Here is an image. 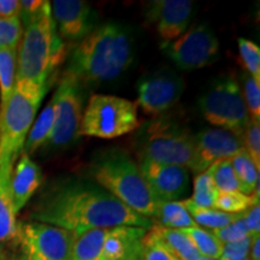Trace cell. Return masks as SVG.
<instances>
[{
  "mask_svg": "<svg viewBox=\"0 0 260 260\" xmlns=\"http://www.w3.org/2000/svg\"><path fill=\"white\" fill-rule=\"evenodd\" d=\"M34 222L50 224L75 237L93 229L136 226L151 229V219L140 216L99 184L87 181H58L46 187L29 213Z\"/></svg>",
  "mask_w": 260,
  "mask_h": 260,
  "instance_id": "obj_1",
  "label": "cell"
},
{
  "mask_svg": "<svg viewBox=\"0 0 260 260\" xmlns=\"http://www.w3.org/2000/svg\"><path fill=\"white\" fill-rule=\"evenodd\" d=\"M134 41L128 29L107 23L94 29L71 53L65 73L82 84H100L118 79L133 63Z\"/></svg>",
  "mask_w": 260,
  "mask_h": 260,
  "instance_id": "obj_2",
  "label": "cell"
},
{
  "mask_svg": "<svg viewBox=\"0 0 260 260\" xmlns=\"http://www.w3.org/2000/svg\"><path fill=\"white\" fill-rule=\"evenodd\" d=\"M22 25L24 28L17 48L16 81L48 87L67 52L52 18L50 2H45L40 11Z\"/></svg>",
  "mask_w": 260,
  "mask_h": 260,
  "instance_id": "obj_3",
  "label": "cell"
},
{
  "mask_svg": "<svg viewBox=\"0 0 260 260\" xmlns=\"http://www.w3.org/2000/svg\"><path fill=\"white\" fill-rule=\"evenodd\" d=\"M96 184L145 218L153 219L159 201L140 171L139 165L122 152H107L94 161Z\"/></svg>",
  "mask_w": 260,
  "mask_h": 260,
  "instance_id": "obj_4",
  "label": "cell"
},
{
  "mask_svg": "<svg viewBox=\"0 0 260 260\" xmlns=\"http://www.w3.org/2000/svg\"><path fill=\"white\" fill-rule=\"evenodd\" d=\"M48 87L16 81L5 109L0 113V162L17 159L23 149Z\"/></svg>",
  "mask_w": 260,
  "mask_h": 260,
  "instance_id": "obj_5",
  "label": "cell"
},
{
  "mask_svg": "<svg viewBox=\"0 0 260 260\" xmlns=\"http://www.w3.org/2000/svg\"><path fill=\"white\" fill-rule=\"evenodd\" d=\"M139 125L135 102L116 95L93 94L83 111L79 138L115 139L134 132Z\"/></svg>",
  "mask_w": 260,
  "mask_h": 260,
  "instance_id": "obj_6",
  "label": "cell"
},
{
  "mask_svg": "<svg viewBox=\"0 0 260 260\" xmlns=\"http://www.w3.org/2000/svg\"><path fill=\"white\" fill-rule=\"evenodd\" d=\"M141 160L178 165L189 170L194 158V135L177 123L158 118L148 123L140 138Z\"/></svg>",
  "mask_w": 260,
  "mask_h": 260,
  "instance_id": "obj_7",
  "label": "cell"
},
{
  "mask_svg": "<svg viewBox=\"0 0 260 260\" xmlns=\"http://www.w3.org/2000/svg\"><path fill=\"white\" fill-rule=\"evenodd\" d=\"M147 230L136 226L93 229L75 237L71 260H125Z\"/></svg>",
  "mask_w": 260,
  "mask_h": 260,
  "instance_id": "obj_8",
  "label": "cell"
},
{
  "mask_svg": "<svg viewBox=\"0 0 260 260\" xmlns=\"http://www.w3.org/2000/svg\"><path fill=\"white\" fill-rule=\"evenodd\" d=\"M204 118L216 128L242 136L249 123V115L240 84L234 79L217 81L199 99Z\"/></svg>",
  "mask_w": 260,
  "mask_h": 260,
  "instance_id": "obj_9",
  "label": "cell"
},
{
  "mask_svg": "<svg viewBox=\"0 0 260 260\" xmlns=\"http://www.w3.org/2000/svg\"><path fill=\"white\" fill-rule=\"evenodd\" d=\"M23 260H71L75 235L40 222L19 223L17 236Z\"/></svg>",
  "mask_w": 260,
  "mask_h": 260,
  "instance_id": "obj_10",
  "label": "cell"
},
{
  "mask_svg": "<svg viewBox=\"0 0 260 260\" xmlns=\"http://www.w3.org/2000/svg\"><path fill=\"white\" fill-rule=\"evenodd\" d=\"M53 95L56 98V119L46 146L59 149L79 139L83 115L82 84L70 74L64 73Z\"/></svg>",
  "mask_w": 260,
  "mask_h": 260,
  "instance_id": "obj_11",
  "label": "cell"
},
{
  "mask_svg": "<svg viewBox=\"0 0 260 260\" xmlns=\"http://www.w3.org/2000/svg\"><path fill=\"white\" fill-rule=\"evenodd\" d=\"M219 40L209 24L191 27L180 38L161 45L162 51L181 70H197L213 64L219 54Z\"/></svg>",
  "mask_w": 260,
  "mask_h": 260,
  "instance_id": "obj_12",
  "label": "cell"
},
{
  "mask_svg": "<svg viewBox=\"0 0 260 260\" xmlns=\"http://www.w3.org/2000/svg\"><path fill=\"white\" fill-rule=\"evenodd\" d=\"M184 92V81L171 70L142 77L138 83V103L148 115H159L176 105Z\"/></svg>",
  "mask_w": 260,
  "mask_h": 260,
  "instance_id": "obj_13",
  "label": "cell"
},
{
  "mask_svg": "<svg viewBox=\"0 0 260 260\" xmlns=\"http://www.w3.org/2000/svg\"><path fill=\"white\" fill-rule=\"evenodd\" d=\"M243 149L242 136L220 128L204 129L194 135V158L190 170L199 175L214 161L233 158Z\"/></svg>",
  "mask_w": 260,
  "mask_h": 260,
  "instance_id": "obj_14",
  "label": "cell"
},
{
  "mask_svg": "<svg viewBox=\"0 0 260 260\" xmlns=\"http://www.w3.org/2000/svg\"><path fill=\"white\" fill-rule=\"evenodd\" d=\"M50 4L52 18L63 41H81L94 30L95 15L86 2L54 0Z\"/></svg>",
  "mask_w": 260,
  "mask_h": 260,
  "instance_id": "obj_15",
  "label": "cell"
},
{
  "mask_svg": "<svg viewBox=\"0 0 260 260\" xmlns=\"http://www.w3.org/2000/svg\"><path fill=\"white\" fill-rule=\"evenodd\" d=\"M140 171L159 201H177L184 197L189 184V170L178 165L140 161Z\"/></svg>",
  "mask_w": 260,
  "mask_h": 260,
  "instance_id": "obj_16",
  "label": "cell"
},
{
  "mask_svg": "<svg viewBox=\"0 0 260 260\" xmlns=\"http://www.w3.org/2000/svg\"><path fill=\"white\" fill-rule=\"evenodd\" d=\"M147 17L165 42L187 31L193 16V3L188 0H155L148 5Z\"/></svg>",
  "mask_w": 260,
  "mask_h": 260,
  "instance_id": "obj_17",
  "label": "cell"
},
{
  "mask_svg": "<svg viewBox=\"0 0 260 260\" xmlns=\"http://www.w3.org/2000/svg\"><path fill=\"white\" fill-rule=\"evenodd\" d=\"M42 182V172L30 155L22 152L11 174V193L16 213L27 205Z\"/></svg>",
  "mask_w": 260,
  "mask_h": 260,
  "instance_id": "obj_18",
  "label": "cell"
},
{
  "mask_svg": "<svg viewBox=\"0 0 260 260\" xmlns=\"http://www.w3.org/2000/svg\"><path fill=\"white\" fill-rule=\"evenodd\" d=\"M15 159L0 162V243L12 241L17 236V213L11 193V174Z\"/></svg>",
  "mask_w": 260,
  "mask_h": 260,
  "instance_id": "obj_19",
  "label": "cell"
},
{
  "mask_svg": "<svg viewBox=\"0 0 260 260\" xmlns=\"http://www.w3.org/2000/svg\"><path fill=\"white\" fill-rule=\"evenodd\" d=\"M54 119H56V98L52 95L51 100L44 107L38 118H35L30 130H29L23 149H22L23 153L30 155L42 146H46L52 129H53Z\"/></svg>",
  "mask_w": 260,
  "mask_h": 260,
  "instance_id": "obj_20",
  "label": "cell"
},
{
  "mask_svg": "<svg viewBox=\"0 0 260 260\" xmlns=\"http://www.w3.org/2000/svg\"><path fill=\"white\" fill-rule=\"evenodd\" d=\"M152 223L153 225L176 230L198 226L184 206L183 200L160 201Z\"/></svg>",
  "mask_w": 260,
  "mask_h": 260,
  "instance_id": "obj_21",
  "label": "cell"
},
{
  "mask_svg": "<svg viewBox=\"0 0 260 260\" xmlns=\"http://www.w3.org/2000/svg\"><path fill=\"white\" fill-rule=\"evenodd\" d=\"M237 180L241 186V193L246 195H254L259 199V167H256L251 155L246 149L230 158Z\"/></svg>",
  "mask_w": 260,
  "mask_h": 260,
  "instance_id": "obj_22",
  "label": "cell"
},
{
  "mask_svg": "<svg viewBox=\"0 0 260 260\" xmlns=\"http://www.w3.org/2000/svg\"><path fill=\"white\" fill-rule=\"evenodd\" d=\"M153 228L162 243L180 260H195L200 256L191 240L181 230L158 225H153Z\"/></svg>",
  "mask_w": 260,
  "mask_h": 260,
  "instance_id": "obj_23",
  "label": "cell"
},
{
  "mask_svg": "<svg viewBox=\"0 0 260 260\" xmlns=\"http://www.w3.org/2000/svg\"><path fill=\"white\" fill-rule=\"evenodd\" d=\"M17 50L0 48V113L5 109L16 83Z\"/></svg>",
  "mask_w": 260,
  "mask_h": 260,
  "instance_id": "obj_24",
  "label": "cell"
},
{
  "mask_svg": "<svg viewBox=\"0 0 260 260\" xmlns=\"http://www.w3.org/2000/svg\"><path fill=\"white\" fill-rule=\"evenodd\" d=\"M183 204L198 226L200 228L204 226L211 230L220 229V228L226 226L228 224L234 222L240 214V213L239 214L226 213L216 209H204V207H198L195 206L194 204H191L189 199H184Z\"/></svg>",
  "mask_w": 260,
  "mask_h": 260,
  "instance_id": "obj_25",
  "label": "cell"
},
{
  "mask_svg": "<svg viewBox=\"0 0 260 260\" xmlns=\"http://www.w3.org/2000/svg\"><path fill=\"white\" fill-rule=\"evenodd\" d=\"M181 232L189 237L201 256L213 259L220 258L223 251V243L213 235L212 232H209V230L200 226L181 229Z\"/></svg>",
  "mask_w": 260,
  "mask_h": 260,
  "instance_id": "obj_26",
  "label": "cell"
},
{
  "mask_svg": "<svg viewBox=\"0 0 260 260\" xmlns=\"http://www.w3.org/2000/svg\"><path fill=\"white\" fill-rule=\"evenodd\" d=\"M206 171L210 174L213 184L219 193H230V191L241 193V186L230 159H220L214 161Z\"/></svg>",
  "mask_w": 260,
  "mask_h": 260,
  "instance_id": "obj_27",
  "label": "cell"
},
{
  "mask_svg": "<svg viewBox=\"0 0 260 260\" xmlns=\"http://www.w3.org/2000/svg\"><path fill=\"white\" fill-rule=\"evenodd\" d=\"M218 194L219 191L213 184L210 174L207 171H204L195 176L193 195L189 200L191 204L198 207L214 209V204H216Z\"/></svg>",
  "mask_w": 260,
  "mask_h": 260,
  "instance_id": "obj_28",
  "label": "cell"
},
{
  "mask_svg": "<svg viewBox=\"0 0 260 260\" xmlns=\"http://www.w3.org/2000/svg\"><path fill=\"white\" fill-rule=\"evenodd\" d=\"M256 204H259V199L254 195H246L240 191H230V193L218 194L216 204H214V209L226 213L239 214Z\"/></svg>",
  "mask_w": 260,
  "mask_h": 260,
  "instance_id": "obj_29",
  "label": "cell"
},
{
  "mask_svg": "<svg viewBox=\"0 0 260 260\" xmlns=\"http://www.w3.org/2000/svg\"><path fill=\"white\" fill-rule=\"evenodd\" d=\"M141 256L144 260H180L159 239L153 225L141 240Z\"/></svg>",
  "mask_w": 260,
  "mask_h": 260,
  "instance_id": "obj_30",
  "label": "cell"
},
{
  "mask_svg": "<svg viewBox=\"0 0 260 260\" xmlns=\"http://www.w3.org/2000/svg\"><path fill=\"white\" fill-rule=\"evenodd\" d=\"M242 96L245 100L249 118L260 121V81H256L248 73H243Z\"/></svg>",
  "mask_w": 260,
  "mask_h": 260,
  "instance_id": "obj_31",
  "label": "cell"
},
{
  "mask_svg": "<svg viewBox=\"0 0 260 260\" xmlns=\"http://www.w3.org/2000/svg\"><path fill=\"white\" fill-rule=\"evenodd\" d=\"M239 52L243 67L253 79L260 81V48L248 39L239 38Z\"/></svg>",
  "mask_w": 260,
  "mask_h": 260,
  "instance_id": "obj_32",
  "label": "cell"
},
{
  "mask_svg": "<svg viewBox=\"0 0 260 260\" xmlns=\"http://www.w3.org/2000/svg\"><path fill=\"white\" fill-rule=\"evenodd\" d=\"M23 34V25L19 17H0V48L17 50Z\"/></svg>",
  "mask_w": 260,
  "mask_h": 260,
  "instance_id": "obj_33",
  "label": "cell"
},
{
  "mask_svg": "<svg viewBox=\"0 0 260 260\" xmlns=\"http://www.w3.org/2000/svg\"><path fill=\"white\" fill-rule=\"evenodd\" d=\"M212 234L223 243V245L224 243L240 241V240L251 236L248 233V229H247L246 226L245 220H243L242 213H240L239 217H237L234 222L228 224L226 226L212 230Z\"/></svg>",
  "mask_w": 260,
  "mask_h": 260,
  "instance_id": "obj_34",
  "label": "cell"
},
{
  "mask_svg": "<svg viewBox=\"0 0 260 260\" xmlns=\"http://www.w3.org/2000/svg\"><path fill=\"white\" fill-rule=\"evenodd\" d=\"M247 153L251 155L256 167L260 165V121L249 119L248 125L242 135Z\"/></svg>",
  "mask_w": 260,
  "mask_h": 260,
  "instance_id": "obj_35",
  "label": "cell"
},
{
  "mask_svg": "<svg viewBox=\"0 0 260 260\" xmlns=\"http://www.w3.org/2000/svg\"><path fill=\"white\" fill-rule=\"evenodd\" d=\"M252 236L240 240V241L224 243L220 260H240L246 258L251 249Z\"/></svg>",
  "mask_w": 260,
  "mask_h": 260,
  "instance_id": "obj_36",
  "label": "cell"
},
{
  "mask_svg": "<svg viewBox=\"0 0 260 260\" xmlns=\"http://www.w3.org/2000/svg\"><path fill=\"white\" fill-rule=\"evenodd\" d=\"M243 220H245L247 229L251 236L259 235L260 232V206L259 204L247 209L242 212Z\"/></svg>",
  "mask_w": 260,
  "mask_h": 260,
  "instance_id": "obj_37",
  "label": "cell"
},
{
  "mask_svg": "<svg viewBox=\"0 0 260 260\" xmlns=\"http://www.w3.org/2000/svg\"><path fill=\"white\" fill-rule=\"evenodd\" d=\"M19 4H21L19 19H21V23L23 24L40 11L45 2H42V0H21Z\"/></svg>",
  "mask_w": 260,
  "mask_h": 260,
  "instance_id": "obj_38",
  "label": "cell"
},
{
  "mask_svg": "<svg viewBox=\"0 0 260 260\" xmlns=\"http://www.w3.org/2000/svg\"><path fill=\"white\" fill-rule=\"evenodd\" d=\"M21 4L19 0H0V17L12 18L19 17Z\"/></svg>",
  "mask_w": 260,
  "mask_h": 260,
  "instance_id": "obj_39",
  "label": "cell"
},
{
  "mask_svg": "<svg viewBox=\"0 0 260 260\" xmlns=\"http://www.w3.org/2000/svg\"><path fill=\"white\" fill-rule=\"evenodd\" d=\"M260 236L254 235L252 236V243H251V249H249V256L251 260H260Z\"/></svg>",
  "mask_w": 260,
  "mask_h": 260,
  "instance_id": "obj_40",
  "label": "cell"
},
{
  "mask_svg": "<svg viewBox=\"0 0 260 260\" xmlns=\"http://www.w3.org/2000/svg\"><path fill=\"white\" fill-rule=\"evenodd\" d=\"M125 260H144L141 256V245H140L139 248L136 249V251L133 252L132 254H130Z\"/></svg>",
  "mask_w": 260,
  "mask_h": 260,
  "instance_id": "obj_41",
  "label": "cell"
},
{
  "mask_svg": "<svg viewBox=\"0 0 260 260\" xmlns=\"http://www.w3.org/2000/svg\"><path fill=\"white\" fill-rule=\"evenodd\" d=\"M195 260H220V259H213V258H206V256H199V258L198 259H195Z\"/></svg>",
  "mask_w": 260,
  "mask_h": 260,
  "instance_id": "obj_42",
  "label": "cell"
},
{
  "mask_svg": "<svg viewBox=\"0 0 260 260\" xmlns=\"http://www.w3.org/2000/svg\"><path fill=\"white\" fill-rule=\"evenodd\" d=\"M240 260H251L248 258V256H246V258H243V259H240Z\"/></svg>",
  "mask_w": 260,
  "mask_h": 260,
  "instance_id": "obj_43",
  "label": "cell"
}]
</instances>
